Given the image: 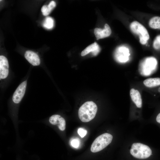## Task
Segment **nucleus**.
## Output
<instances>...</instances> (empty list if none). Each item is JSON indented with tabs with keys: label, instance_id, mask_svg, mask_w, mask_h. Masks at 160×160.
Returning <instances> with one entry per match:
<instances>
[{
	"label": "nucleus",
	"instance_id": "obj_14",
	"mask_svg": "<svg viewBox=\"0 0 160 160\" xmlns=\"http://www.w3.org/2000/svg\"><path fill=\"white\" fill-rule=\"evenodd\" d=\"M144 84L148 87H152L160 85V78H150L146 79L143 82Z\"/></svg>",
	"mask_w": 160,
	"mask_h": 160
},
{
	"label": "nucleus",
	"instance_id": "obj_7",
	"mask_svg": "<svg viewBox=\"0 0 160 160\" xmlns=\"http://www.w3.org/2000/svg\"><path fill=\"white\" fill-rule=\"evenodd\" d=\"M27 85V80L21 83L14 92L12 96V100L16 103H19L25 94Z\"/></svg>",
	"mask_w": 160,
	"mask_h": 160
},
{
	"label": "nucleus",
	"instance_id": "obj_11",
	"mask_svg": "<svg viewBox=\"0 0 160 160\" xmlns=\"http://www.w3.org/2000/svg\"><path fill=\"white\" fill-rule=\"evenodd\" d=\"M25 57L30 64L33 66H37L40 64V60L38 55L32 51H26L25 53Z\"/></svg>",
	"mask_w": 160,
	"mask_h": 160
},
{
	"label": "nucleus",
	"instance_id": "obj_22",
	"mask_svg": "<svg viewBox=\"0 0 160 160\" xmlns=\"http://www.w3.org/2000/svg\"><path fill=\"white\" fill-rule=\"evenodd\" d=\"M159 91L160 92V87L159 89Z\"/></svg>",
	"mask_w": 160,
	"mask_h": 160
},
{
	"label": "nucleus",
	"instance_id": "obj_1",
	"mask_svg": "<svg viewBox=\"0 0 160 160\" xmlns=\"http://www.w3.org/2000/svg\"><path fill=\"white\" fill-rule=\"evenodd\" d=\"M97 111V106L94 102L92 101L86 102L79 110V118L83 122H89L94 118Z\"/></svg>",
	"mask_w": 160,
	"mask_h": 160
},
{
	"label": "nucleus",
	"instance_id": "obj_9",
	"mask_svg": "<svg viewBox=\"0 0 160 160\" xmlns=\"http://www.w3.org/2000/svg\"><path fill=\"white\" fill-rule=\"evenodd\" d=\"M49 122L53 125H57L60 130H64L65 129L66 122L65 119L59 115H54L49 118Z\"/></svg>",
	"mask_w": 160,
	"mask_h": 160
},
{
	"label": "nucleus",
	"instance_id": "obj_16",
	"mask_svg": "<svg viewBox=\"0 0 160 160\" xmlns=\"http://www.w3.org/2000/svg\"><path fill=\"white\" fill-rule=\"evenodd\" d=\"M149 24L152 28L160 29V17L156 16L152 18L149 20Z\"/></svg>",
	"mask_w": 160,
	"mask_h": 160
},
{
	"label": "nucleus",
	"instance_id": "obj_12",
	"mask_svg": "<svg viewBox=\"0 0 160 160\" xmlns=\"http://www.w3.org/2000/svg\"><path fill=\"white\" fill-rule=\"evenodd\" d=\"M130 95L132 100L138 108H140L142 106V100L141 96L139 92L134 88L131 89Z\"/></svg>",
	"mask_w": 160,
	"mask_h": 160
},
{
	"label": "nucleus",
	"instance_id": "obj_18",
	"mask_svg": "<svg viewBox=\"0 0 160 160\" xmlns=\"http://www.w3.org/2000/svg\"><path fill=\"white\" fill-rule=\"evenodd\" d=\"M153 46L156 49H160V35L157 36L155 38L153 42Z\"/></svg>",
	"mask_w": 160,
	"mask_h": 160
},
{
	"label": "nucleus",
	"instance_id": "obj_4",
	"mask_svg": "<svg viewBox=\"0 0 160 160\" xmlns=\"http://www.w3.org/2000/svg\"><path fill=\"white\" fill-rule=\"evenodd\" d=\"M157 62L155 58L149 57L143 60L140 63L139 69L143 75H150L156 69Z\"/></svg>",
	"mask_w": 160,
	"mask_h": 160
},
{
	"label": "nucleus",
	"instance_id": "obj_21",
	"mask_svg": "<svg viewBox=\"0 0 160 160\" xmlns=\"http://www.w3.org/2000/svg\"><path fill=\"white\" fill-rule=\"evenodd\" d=\"M156 119L157 122L160 123V113L157 116Z\"/></svg>",
	"mask_w": 160,
	"mask_h": 160
},
{
	"label": "nucleus",
	"instance_id": "obj_19",
	"mask_svg": "<svg viewBox=\"0 0 160 160\" xmlns=\"http://www.w3.org/2000/svg\"><path fill=\"white\" fill-rule=\"evenodd\" d=\"M70 143L72 147L76 148L79 146L80 141L78 138H73L71 139Z\"/></svg>",
	"mask_w": 160,
	"mask_h": 160
},
{
	"label": "nucleus",
	"instance_id": "obj_3",
	"mask_svg": "<svg viewBox=\"0 0 160 160\" xmlns=\"http://www.w3.org/2000/svg\"><path fill=\"white\" fill-rule=\"evenodd\" d=\"M131 154L139 159H145L151 154L152 151L147 145L140 143H134L131 146L130 150Z\"/></svg>",
	"mask_w": 160,
	"mask_h": 160
},
{
	"label": "nucleus",
	"instance_id": "obj_8",
	"mask_svg": "<svg viewBox=\"0 0 160 160\" xmlns=\"http://www.w3.org/2000/svg\"><path fill=\"white\" fill-rule=\"evenodd\" d=\"M9 64L7 58L3 55L0 56V78L4 79L9 73Z\"/></svg>",
	"mask_w": 160,
	"mask_h": 160
},
{
	"label": "nucleus",
	"instance_id": "obj_20",
	"mask_svg": "<svg viewBox=\"0 0 160 160\" xmlns=\"http://www.w3.org/2000/svg\"><path fill=\"white\" fill-rule=\"evenodd\" d=\"M87 131L84 128H80L78 130V133L81 137H83L87 134Z\"/></svg>",
	"mask_w": 160,
	"mask_h": 160
},
{
	"label": "nucleus",
	"instance_id": "obj_10",
	"mask_svg": "<svg viewBox=\"0 0 160 160\" xmlns=\"http://www.w3.org/2000/svg\"><path fill=\"white\" fill-rule=\"evenodd\" d=\"M111 28L107 24H105L103 29L96 28L94 30V33L97 40L108 37L111 35Z\"/></svg>",
	"mask_w": 160,
	"mask_h": 160
},
{
	"label": "nucleus",
	"instance_id": "obj_2",
	"mask_svg": "<svg viewBox=\"0 0 160 160\" xmlns=\"http://www.w3.org/2000/svg\"><path fill=\"white\" fill-rule=\"evenodd\" d=\"M113 138L112 135L108 133H105L99 136L92 144L91 151L96 153L103 150L111 143Z\"/></svg>",
	"mask_w": 160,
	"mask_h": 160
},
{
	"label": "nucleus",
	"instance_id": "obj_5",
	"mask_svg": "<svg viewBox=\"0 0 160 160\" xmlns=\"http://www.w3.org/2000/svg\"><path fill=\"white\" fill-rule=\"evenodd\" d=\"M130 27L132 32L139 36L140 43L143 45L145 44L149 39V35L146 28L137 21L132 22Z\"/></svg>",
	"mask_w": 160,
	"mask_h": 160
},
{
	"label": "nucleus",
	"instance_id": "obj_17",
	"mask_svg": "<svg viewBox=\"0 0 160 160\" xmlns=\"http://www.w3.org/2000/svg\"><path fill=\"white\" fill-rule=\"evenodd\" d=\"M44 27L48 29L52 28L54 25V20L50 17H47L45 19L43 24Z\"/></svg>",
	"mask_w": 160,
	"mask_h": 160
},
{
	"label": "nucleus",
	"instance_id": "obj_13",
	"mask_svg": "<svg viewBox=\"0 0 160 160\" xmlns=\"http://www.w3.org/2000/svg\"><path fill=\"white\" fill-rule=\"evenodd\" d=\"M100 50V48L99 45L95 42L88 46L82 51L81 53V55L83 56L89 53L92 52L93 55H96L98 54Z\"/></svg>",
	"mask_w": 160,
	"mask_h": 160
},
{
	"label": "nucleus",
	"instance_id": "obj_6",
	"mask_svg": "<svg viewBox=\"0 0 160 160\" xmlns=\"http://www.w3.org/2000/svg\"><path fill=\"white\" fill-rule=\"evenodd\" d=\"M130 55L129 49L124 46L118 47L116 49L115 57L116 60L120 63H125L129 59Z\"/></svg>",
	"mask_w": 160,
	"mask_h": 160
},
{
	"label": "nucleus",
	"instance_id": "obj_15",
	"mask_svg": "<svg viewBox=\"0 0 160 160\" xmlns=\"http://www.w3.org/2000/svg\"><path fill=\"white\" fill-rule=\"evenodd\" d=\"M56 6L55 2L53 1H50L48 5H43L41 9L43 15L45 16L49 15Z\"/></svg>",
	"mask_w": 160,
	"mask_h": 160
}]
</instances>
